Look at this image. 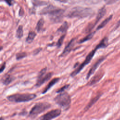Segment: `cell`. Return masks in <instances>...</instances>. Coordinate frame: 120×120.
I'll list each match as a JSON object with an SVG mask.
<instances>
[{"label": "cell", "mask_w": 120, "mask_h": 120, "mask_svg": "<svg viewBox=\"0 0 120 120\" xmlns=\"http://www.w3.org/2000/svg\"><path fill=\"white\" fill-rule=\"evenodd\" d=\"M93 14L91 9L81 7H76L72 8L67 16L70 18H84L91 15Z\"/></svg>", "instance_id": "6da1fadb"}, {"label": "cell", "mask_w": 120, "mask_h": 120, "mask_svg": "<svg viewBox=\"0 0 120 120\" xmlns=\"http://www.w3.org/2000/svg\"><path fill=\"white\" fill-rule=\"evenodd\" d=\"M37 95L34 93H16L7 96V99L10 102L22 103L29 102L35 99Z\"/></svg>", "instance_id": "7a4b0ae2"}, {"label": "cell", "mask_w": 120, "mask_h": 120, "mask_svg": "<svg viewBox=\"0 0 120 120\" xmlns=\"http://www.w3.org/2000/svg\"><path fill=\"white\" fill-rule=\"evenodd\" d=\"M55 102L64 110H68L71 102L70 95L66 92H61L54 98Z\"/></svg>", "instance_id": "3957f363"}, {"label": "cell", "mask_w": 120, "mask_h": 120, "mask_svg": "<svg viewBox=\"0 0 120 120\" xmlns=\"http://www.w3.org/2000/svg\"><path fill=\"white\" fill-rule=\"evenodd\" d=\"M51 106V105L47 102H39L35 104L29 112L28 117L34 119L38 115L44 112Z\"/></svg>", "instance_id": "277c9868"}, {"label": "cell", "mask_w": 120, "mask_h": 120, "mask_svg": "<svg viewBox=\"0 0 120 120\" xmlns=\"http://www.w3.org/2000/svg\"><path fill=\"white\" fill-rule=\"evenodd\" d=\"M47 68H42L38 73V77L35 86L37 87H40L44 83L47 82L52 76L53 73L52 72H49L46 73L47 71Z\"/></svg>", "instance_id": "5b68a950"}, {"label": "cell", "mask_w": 120, "mask_h": 120, "mask_svg": "<svg viewBox=\"0 0 120 120\" xmlns=\"http://www.w3.org/2000/svg\"><path fill=\"white\" fill-rule=\"evenodd\" d=\"M64 11L62 9L54 8L48 14L49 15L51 21L54 23L60 22L63 18Z\"/></svg>", "instance_id": "8992f818"}, {"label": "cell", "mask_w": 120, "mask_h": 120, "mask_svg": "<svg viewBox=\"0 0 120 120\" xmlns=\"http://www.w3.org/2000/svg\"><path fill=\"white\" fill-rule=\"evenodd\" d=\"M98 49V47L96 46V47L92 51H91L86 56L85 60H84V61L75 69V70L74 71H73L72 72V73L71 74V76L73 77L75 76V75H76L77 74H78L82 69L83 68L86 66L87 65L91 60L93 58L96 52L97 51V50Z\"/></svg>", "instance_id": "52a82bcc"}, {"label": "cell", "mask_w": 120, "mask_h": 120, "mask_svg": "<svg viewBox=\"0 0 120 120\" xmlns=\"http://www.w3.org/2000/svg\"><path fill=\"white\" fill-rule=\"evenodd\" d=\"M61 111L60 109H56L52 110L46 113L43 116H42L41 117L39 118L40 120H52L53 119L56 118L58 117L59 116H60L61 114Z\"/></svg>", "instance_id": "ba28073f"}, {"label": "cell", "mask_w": 120, "mask_h": 120, "mask_svg": "<svg viewBox=\"0 0 120 120\" xmlns=\"http://www.w3.org/2000/svg\"><path fill=\"white\" fill-rule=\"evenodd\" d=\"M76 38H74L69 41L68 45L65 47L62 52L60 55V57H64L66 56L72 50L76 41Z\"/></svg>", "instance_id": "9c48e42d"}, {"label": "cell", "mask_w": 120, "mask_h": 120, "mask_svg": "<svg viewBox=\"0 0 120 120\" xmlns=\"http://www.w3.org/2000/svg\"><path fill=\"white\" fill-rule=\"evenodd\" d=\"M105 57L103 56L101 58H100L98 60L92 65V66L91 67V68H90V69L89 70L87 76H86V79H89V77L94 73V72L95 71V70L97 69V68H98V67L99 66V65L100 64V63L104 60L105 59Z\"/></svg>", "instance_id": "30bf717a"}, {"label": "cell", "mask_w": 120, "mask_h": 120, "mask_svg": "<svg viewBox=\"0 0 120 120\" xmlns=\"http://www.w3.org/2000/svg\"><path fill=\"white\" fill-rule=\"evenodd\" d=\"M104 72L103 71H100L97 72V73L90 80V81L88 82L87 85L89 86H91L98 82H99L102 77L104 76Z\"/></svg>", "instance_id": "8fae6325"}, {"label": "cell", "mask_w": 120, "mask_h": 120, "mask_svg": "<svg viewBox=\"0 0 120 120\" xmlns=\"http://www.w3.org/2000/svg\"><path fill=\"white\" fill-rule=\"evenodd\" d=\"M15 79V77L11 75H5L3 77L1 78V82L3 84L5 85H8L10 83H11Z\"/></svg>", "instance_id": "7c38bea8"}, {"label": "cell", "mask_w": 120, "mask_h": 120, "mask_svg": "<svg viewBox=\"0 0 120 120\" xmlns=\"http://www.w3.org/2000/svg\"><path fill=\"white\" fill-rule=\"evenodd\" d=\"M59 80H60L59 78H54L53 79H52L46 85L45 88L44 89L42 93L43 94H44L46 92H47L54 84H55L59 81Z\"/></svg>", "instance_id": "4fadbf2b"}, {"label": "cell", "mask_w": 120, "mask_h": 120, "mask_svg": "<svg viewBox=\"0 0 120 120\" xmlns=\"http://www.w3.org/2000/svg\"><path fill=\"white\" fill-rule=\"evenodd\" d=\"M105 13H106V9L104 7L102 8L101 9H100L99 10L97 14L95 22H94V23H93L94 26H95V25L97 24V23L98 22V21L105 15Z\"/></svg>", "instance_id": "5bb4252c"}, {"label": "cell", "mask_w": 120, "mask_h": 120, "mask_svg": "<svg viewBox=\"0 0 120 120\" xmlns=\"http://www.w3.org/2000/svg\"><path fill=\"white\" fill-rule=\"evenodd\" d=\"M101 96V94H98L96 97L92 98L90 100L89 103L87 104V105L86 106V107L84 108V110L87 111V110H89L90 109V108L98 100V99L100 98Z\"/></svg>", "instance_id": "9a60e30c"}, {"label": "cell", "mask_w": 120, "mask_h": 120, "mask_svg": "<svg viewBox=\"0 0 120 120\" xmlns=\"http://www.w3.org/2000/svg\"><path fill=\"white\" fill-rule=\"evenodd\" d=\"M37 36V34L35 31H30L29 32L27 37L26 38L25 41L28 44L31 43L34 39H35L36 36Z\"/></svg>", "instance_id": "2e32d148"}, {"label": "cell", "mask_w": 120, "mask_h": 120, "mask_svg": "<svg viewBox=\"0 0 120 120\" xmlns=\"http://www.w3.org/2000/svg\"><path fill=\"white\" fill-rule=\"evenodd\" d=\"M108 39L107 37H105L103 38L100 43L97 45L98 49L105 48L108 46Z\"/></svg>", "instance_id": "e0dca14e"}, {"label": "cell", "mask_w": 120, "mask_h": 120, "mask_svg": "<svg viewBox=\"0 0 120 120\" xmlns=\"http://www.w3.org/2000/svg\"><path fill=\"white\" fill-rule=\"evenodd\" d=\"M23 36V29L22 25H19L16 31L15 37L17 38L21 39Z\"/></svg>", "instance_id": "ac0fdd59"}, {"label": "cell", "mask_w": 120, "mask_h": 120, "mask_svg": "<svg viewBox=\"0 0 120 120\" xmlns=\"http://www.w3.org/2000/svg\"><path fill=\"white\" fill-rule=\"evenodd\" d=\"M44 23L45 21L43 18L40 19L38 22L36 27V30L38 32H40L42 30Z\"/></svg>", "instance_id": "d6986e66"}, {"label": "cell", "mask_w": 120, "mask_h": 120, "mask_svg": "<svg viewBox=\"0 0 120 120\" xmlns=\"http://www.w3.org/2000/svg\"><path fill=\"white\" fill-rule=\"evenodd\" d=\"M68 28V24L67 22H65L57 30V32L59 33H62L63 34H65Z\"/></svg>", "instance_id": "ffe728a7"}, {"label": "cell", "mask_w": 120, "mask_h": 120, "mask_svg": "<svg viewBox=\"0 0 120 120\" xmlns=\"http://www.w3.org/2000/svg\"><path fill=\"white\" fill-rule=\"evenodd\" d=\"M95 31H93V32H90V33H89L87 36H86L85 37H84L83 38H82V39H80L79 42H78V43L79 44H81V43H84L88 40H90V39H91L93 36L95 34Z\"/></svg>", "instance_id": "44dd1931"}, {"label": "cell", "mask_w": 120, "mask_h": 120, "mask_svg": "<svg viewBox=\"0 0 120 120\" xmlns=\"http://www.w3.org/2000/svg\"><path fill=\"white\" fill-rule=\"evenodd\" d=\"M112 15H111L110 16H109L108 17H107V18H106L97 27V30H99L102 28H103V27H104L106 24L107 23H108V22L111 20L112 18Z\"/></svg>", "instance_id": "7402d4cb"}, {"label": "cell", "mask_w": 120, "mask_h": 120, "mask_svg": "<svg viewBox=\"0 0 120 120\" xmlns=\"http://www.w3.org/2000/svg\"><path fill=\"white\" fill-rule=\"evenodd\" d=\"M27 53L26 52H18L15 55V58L16 60H20L22 59H23L27 57Z\"/></svg>", "instance_id": "603a6c76"}, {"label": "cell", "mask_w": 120, "mask_h": 120, "mask_svg": "<svg viewBox=\"0 0 120 120\" xmlns=\"http://www.w3.org/2000/svg\"><path fill=\"white\" fill-rule=\"evenodd\" d=\"M65 34H63V35H62L61 36V37L58 39V40L56 43V46L58 47H60L61 46V45H62V44H63L64 39L65 38Z\"/></svg>", "instance_id": "cb8c5ba5"}, {"label": "cell", "mask_w": 120, "mask_h": 120, "mask_svg": "<svg viewBox=\"0 0 120 120\" xmlns=\"http://www.w3.org/2000/svg\"><path fill=\"white\" fill-rule=\"evenodd\" d=\"M68 86H69V85H68H68H66L63 86L62 87H61V88H60V89H58V90H57V93H60V92H63L64 90H65L66 89H67V88L68 87Z\"/></svg>", "instance_id": "d4e9b609"}, {"label": "cell", "mask_w": 120, "mask_h": 120, "mask_svg": "<svg viewBox=\"0 0 120 120\" xmlns=\"http://www.w3.org/2000/svg\"><path fill=\"white\" fill-rule=\"evenodd\" d=\"M117 0H105V1L106 4L110 5L116 2Z\"/></svg>", "instance_id": "484cf974"}, {"label": "cell", "mask_w": 120, "mask_h": 120, "mask_svg": "<svg viewBox=\"0 0 120 120\" xmlns=\"http://www.w3.org/2000/svg\"><path fill=\"white\" fill-rule=\"evenodd\" d=\"M42 50V48H38L35 49L33 51V55H37Z\"/></svg>", "instance_id": "4316f807"}, {"label": "cell", "mask_w": 120, "mask_h": 120, "mask_svg": "<svg viewBox=\"0 0 120 120\" xmlns=\"http://www.w3.org/2000/svg\"><path fill=\"white\" fill-rule=\"evenodd\" d=\"M6 63L5 62H4L2 64L1 66L0 67V74L2 73L3 71H4V70L5 69V68H6Z\"/></svg>", "instance_id": "83f0119b"}, {"label": "cell", "mask_w": 120, "mask_h": 120, "mask_svg": "<svg viewBox=\"0 0 120 120\" xmlns=\"http://www.w3.org/2000/svg\"><path fill=\"white\" fill-rule=\"evenodd\" d=\"M5 1L9 5V6H12L13 5L15 1L14 0H5Z\"/></svg>", "instance_id": "f1b7e54d"}, {"label": "cell", "mask_w": 120, "mask_h": 120, "mask_svg": "<svg viewBox=\"0 0 120 120\" xmlns=\"http://www.w3.org/2000/svg\"><path fill=\"white\" fill-rule=\"evenodd\" d=\"M24 14V10L22 8H20L19 11V15L20 16H22Z\"/></svg>", "instance_id": "f546056e"}, {"label": "cell", "mask_w": 120, "mask_h": 120, "mask_svg": "<svg viewBox=\"0 0 120 120\" xmlns=\"http://www.w3.org/2000/svg\"><path fill=\"white\" fill-rule=\"evenodd\" d=\"M120 26V20L118 22H117V24H116V25L115 26V28L114 30L117 29Z\"/></svg>", "instance_id": "4dcf8cb0"}, {"label": "cell", "mask_w": 120, "mask_h": 120, "mask_svg": "<svg viewBox=\"0 0 120 120\" xmlns=\"http://www.w3.org/2000/svg\"><path fill=\"white\" fill-rule=\"evenodd\" d=\"M27 113V111L26 112V111H23V112H21L20 113V114H19V115H22V116H24V115H26V114Z\"/></svg>", "instance_id": "1f68e13d"}, {"label": "cell", "mask_w": 120, "mask_h": 120, "mask_svg": "<svg viewBox=\"0 0 120 120\" xmlns=\"http://www.w3.org/2000/svg\"><path fill=\"white\" fill-rule=\"evenodd\" d=\"M3 49V46H0V52Z\"/></svg>", "instance_id": "d6a6232c"}, {"label": "cell", "mask_w": 120, "mask_h": 120, "mask_svg": "<svg viewBox=\"0 0 120 120\" xmlns=\"http://www.w3.org/2000/svg\"><path fill=\"white\" fill-rule=\"evenodd\" d=\"M59 0V1H61V2L66 1V0Z\"/></svg>", "instance_id": "836d02e7"}, {"label": "cell", "mask_w": 120, "mask_h": 120, "mask_svg": "<svg viewBox=\"0 0 120 120\" xmlns=\"http://www.w3.org/2000/svg\"><path fill=\"white\" fill-rule=\"evenodd\" d=\"M119 119H120V118H119Z\"/></svg>", "instance_id": "e575fe53"}]
</instances>
